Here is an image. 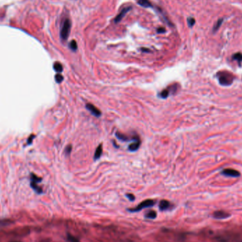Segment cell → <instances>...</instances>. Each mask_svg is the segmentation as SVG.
<instances>
[{"label":"cell","mask_w":242,"mask_h":242,"mask_svg":"<svg viewBox=\"0 0 242 242\" xmlns=\"http://www.w3.org/2000/svg\"><path fill=\"white\" fill-rule=\"evenodd\" d=\"M166 30L164 29V28H159L157 30V32L159 33H165Z\"/></svg>","instance_id":"25"},{"label":"cell","mask_w":242,"mask_h":242,"mask_svg":"<svg viewBox=\"0 0 242 242\" xmlns=\"http://www.w3.org/2000/svg\"><path fill=\"white\" fill-rule=\"evenodd\" d=\"M126 196H127V198L130 200V201H133V200H135V199L134 195L130 194V193H127V194H126Z\"/></svg>","instance_id":"24"},{"label":"cell","mask_w":242,"mask_h":242,"mask_svg":"<svg viewBox=\"0 0 242 242\" xmlns=\"http://www.w3.org/2000/svg\"><path fill=\"white\" fill-rule=\"evenodd\" d=\"M137 2L138 3L141 7H145V8L152 7V4L149 0H137Z\"/></svg>","instance_id":"11"},{"label":"cell","mask_w":242,"mask_h":242,"mask_svg":"<svg viewBox=\"0 0 242 242\" xmlns=\"http://www.w3.org/2000/svg\"><path fill=\"white\" fill-rule=\"evenodd\" d=\"M102 152H103V148H102V145H99V146L97 147V148H96V151H95V154H94V160H96V159H99V158L101 157V154H102Z\"/></svg>","instance_id":"12"},{"label":"cell","mask_w":242,"mask_h":242,"mask_svg":"<svg viewBox=\"0 0 242 242\" xmlns=\"http://www.w3.org/2000/svg\"><path fill=\"white\" fill-rule=\"evenodd\" d=\"M133 139L134 140V142L129 145L128 150L130 151V152H135V151H137L139 149L141 142H140V138H139L138 136H135L134 137H133Z\"/></svg>","instance_id":"4"},{"label":"cell","mask_w":242,"mask_h":242,"mask_svg":"<svg viewBox=\"0 0 242 242\" xmlns=\"http://www.w3.org/2000/svg\"><path fill=\"white\" fill-rule=\"evenodd\" d=\"M154 205V201L152 200H146L145 201L142 202L140 205H137L136 208H133V209L129 210L131 212H139V211L142 210V209H145L147 208H151Z\"/></svg>","instance_id":"3"},{"label":"cell","mask_w":242,"mask_h":242,"mask_svg":"<svg viewBox=\"0 0 242 242\" xmlns=\"http://www.w3.org/2000/svg\"><path fill=\"white\" fill-rule=\"evenodd\" d=\"M169 93L170 91L168 89H164V90H163L160 93L159 96H160L161 98H162V99H166V98L169 96Z\"/></svg>","instance_id":"18"},{"label":"cell","mask_w":242,"mask_h":242,"mask_svg":"<svg viewBox=\"0 0 242 242\" xmlns=\"http://www.w3.org/2000/svg\"><path fill=\"white\" fill-rule=\"evenodd\" d=\"M86 108L92 115H93L96 117H100L101 115V112L100 110L98 109L95 105H93L91 103H86Z\"/></svg>","instance_id":"5"},{"label":"cell","mask_w":242,"mask_h":242,"mask_svg":"<svg viewBox=\"0 0 242 242\" xmlns=\"http://www.w3.org/2000/svg\"><path fill=\"white\" fill-rule=\"evenodd\" d=\"M40 181H41V179H40V178H39L38 177H37L36 176H35V175H32L31 186H32V188H33L34 189V190L38 193H42V189H41L38 186V183L40 182Z\"/></svg>","instance_id":"6"},{"label":"cell","mask_w":242,"mask_h":242,"mask_svg":"<svg viewBox=\"0 0 242 242\" xmlns=\"http://www.w3.org/2000/svg\"><path fill=\"white\" fill-rule=\"evenodd\" d=\"M53 67H54V70H55V71L58 73L62 72L63 70V67H62V65L61 64V63L58 62H55Z\"/></svg>","instance_id":"16"},{"label":"cell","mask_w":242,"mask_h":242,"mask_svg":"<svg viewBox=\"0 0 242 242\" xmlns=\"http://www.w3.org/2000/svg\"><path fill=\"white\" fill-rule=\"evenodd\" d=\"M217 77L218 80H219V84L221 85H223V86L231 85L234 80V76L227 71L218 72Z\"/></svg>","instance_id":"1"},{"label":"cell","mask_w":242,"mask_h":242,"mask_svg":"<svg viewBox=\"0 0 242 242\" xmlns=\"http://www.w3.org/2000/svg\"><path fill=\"white\" fill-rule=\"evenodd\" d=\"M67 239L69 240L70 242H80L79 241L78 239L74 237V236L71 235V234H68V235H67Z\"/></svg>","instance_id":"21"},{"label":"cell","mask_w":242,"mask_h":242,"mask_svg":"<svg viewBox=\"0 0 242 242\" xmlns=\"http://www.w3.org/2000/svg\"><path fill=\"white\" fill-rule=\"evenodd\" d=\"M214 217H215L216 219H226V218L229 217L230 216V215L227 212H224V211H217L214 213Z\"/></svg>","instance_id":"9"},{"label":"cell","mask_w":242,"mask_h":242,"mask_svg":"<svg viewBox=\"0 0 242 242\" xmlns=\"http://www.w3.org/2000/svg\"><path fill=\"white\" fill-rule=\"evenodd\" d=\"M70 49L72 50H73V51L77 50V42H76V41L74 40H72L70 43Z\"/></svg>","instance_id":"19"},{"label":"cell","mask_w":242,"mask_h":242,"mask_svg":"<svg viewBox=\"0 0 242 242\" xmlns=\"http://www.w3.org/2000/svg\"><path fill=\"white\" fill-rule=\"evenodd\" d=\"M145 217L147 218H149V219H154L156 217V212L154 210H150L148 212H147Z\"/></svg>","instance_id":"17"},{"label":"cell","mask_w":242,"mask_h":242,"mask_svg":"<svg viewBox=\"0 0 242 242\" xmlns=\"http://www.w3.org/2000/svg\"><path fill=\"white\" fill-rule=\"evenodd\" d=\"M222 174L223 175L227 176L230 177H239L240 176V173L237 170H234L233 168H226L222 171Z\"/></svg>","instance_id":"7"},{"label":"cell","mask_w":242,"mask_h":242,"mask_svg":"<svg viewBox=\"0 0 242 242\" xmlns=\"http://www.w3.org/2000/svg\"><path fill=\"white\" fill-rule=\"evenodd\" d=\"M115 136L117 137V138H118L119 140H122V141H128L129 140L128 137L121 133H118H118H116V134H115Z\"/></svg>","instance_id":"15"},{"label":"cell","mask_w":242,"mask_h":242,"mask_svg":"<svg viewBox=\"0 0 242 242\" xmlns=\"http://www.w3.org/2000/svg\"><path fill=\"white\" fill-rule=\"evenodd\" d=\"M70 29H71V22L68 19H67L63 22L60 30V37L63 40H66L68 38L70 33Z\"/></svg>","instance_id":"2"},{"label":"cell","mask_w":242,"mask_h":242,"mask_svg":"<svg viewBox=\"0 0 242 242\" xmlns=\"http://www.w3.org/2000/svg\"><path fill=\"white\" fill-rule=\"evenodd\" d=\"M170 208V202L168 200H162L159 203V210L161 211L166 210Z\"/></svg>","instance_id":"10"},{"label":"cell","mask_w":242,"mask_h":242,"mask_svg":"<svg viewBox=\"0 0 242 242\" xmlns=\"http://www.w3.org/2000/svg\"><path fill=\"white\" fill-rule=\"evenodd\" d=\"M132 9L131 7H127L123 8L121 11V12H120L119 14L117 15V17L115 18V19H114V22H115V23H119V22L123 19V17H125V14H127V13L128 12L130 9Z\"/></svg>","instance_id":"8"},{"label":"cell","mask_w":242,"mask_h":242,"mask_svg":"<svg viewBox=\"0 0 242 242\" xmlns=\"http://www.w3.org/2000/svg\"><path fill=\"white\" fill-rule=\"evenodd\" d=\"M223 21H224V19L223 18L219 19L217 20V21L215 23V25L213 26V28H212V32H213V33H215V32H217L219 30L220 26H222Z\"/></svg>","instance_id":"13"},{"label":"cell","mask_w":242,"mask_h":242,"mask_svg":"<svg viewBox=\"0 0 242 242\" xmlns=\"http://www.w3.org/2000/svg\"><path fill=\"white\" fill-rule=\"evenodd\" d=\"M63 80H64V78H63V77L60 74H58L55 75V80H56V82H58V83H61Z\"/></svg>","instance_id":"22"},{"label":"cell","mask_w":242,"mask_h":242,"mask_svg":"<svg viewBox=\"0 0 242 242\" xmlns=\"http://www.w3.org/2000/svg\"><path fill=\"white\" fill-rule=\"evenodd\" d=\"M72 145H68V146L67 147L65 148V154L67 155H70V153H71L72 152Z\"/></svg>","instance_id":"23"},{"label":"cell","mask_w":242,"mask_h":242,"mask_svg":"<svg viewBox=\"0 0 242 242\" xmlns=\"http://www.w3.org/2000/svg\"><path fill=\"white\" fill-rule=\"evenodd\" d=\"M232 60H233L237 61V62L239 63V64H241L242 62V54L241 52H237V53L234 54L232 55Z\"/></svg>","instance_id":"14"},{"label":"cell","mask_w":242,"mask_h":242,"mask_svg":"<svg viewBox=\"0 0 242 242\" xmlns=\"http://www.w3.org/2000/svg\"><path fill=\"white\" fill-rule=\"evenodd\" d=\"M187 21L188 26L190 28L193 27L195 25V23H196V20H195V19H193V17H189V18H188Z\"/></svg>","instance_id":"20"}]
</instances>
